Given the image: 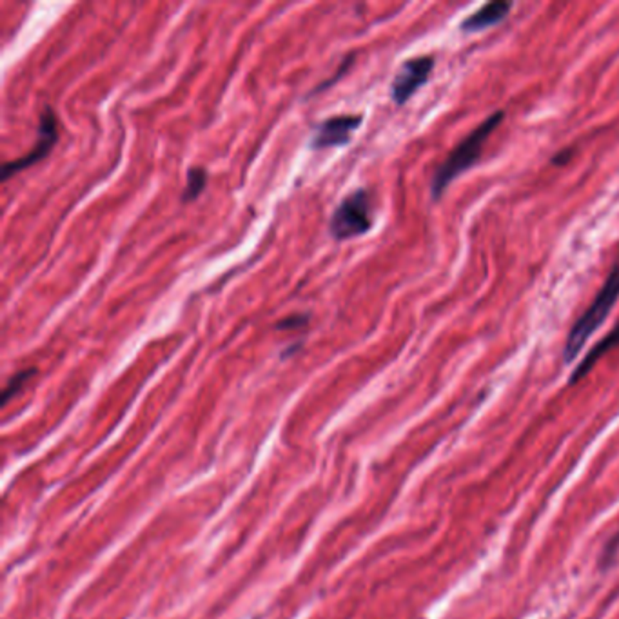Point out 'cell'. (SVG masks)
I'll return each instance as SVG.
<instances>
[{"instance_id": "obj_1", "label": "cell", "mask_w": 619, "mask_h": 619, "mask_svg": "<svg viewBox=\"0 0 619 619\" xmlns=\"http://www.w3.org/2000/svg\"><path fill=\"white\" fill-rule=\"evenodd\" d=\"M503 117H505L503 111H496L490 117H487L476 129L470 131L462 142L450 151L449 157L445 158V162L436 169L433 182H430V196H433V200H440L447 191V187L450 186V182H454L457 176H462L467 169H470L480 160L487 138L502 124Z\"/></svg>"}, {"instance_id": "obj_2", "label": "cell", "mask_w": 619, "mask_h": 619, "mask_svg": "<svg viewBox=\"0 0 619 619\" xmlns=\"http://www.w3.org/2000/svg\"><path fill=\"white\" fill-rule=\"evenodd\" d=\"M619 300V260L614 263L610 275L605 280L603 287L599 289L596 295L594 302L588 305V309L578 318L574 325H572L571 332L565 342V349H563V361L565 364H572L585 347L592 334L601 327L608 314L612 312L614 305Z\"/></svg>"}, {"instance_id": "obj_3", "label": "cell", "mask_w": 619, "mask_h": 619, "mask_svg": "<svg viewBox=\"0 0 619 619\" xmlns=\"http://www.w3.org/2000/svg\"><path fill=\"white\" fill-rule=\"evenodd\" d=\"M373 226L371 194L358 189L345 196L331 218V235L336 240H347L365 235Z\"/></svg>"}, {"instance_id": "obj_4", "label": "cell", "mask_w": 619, "mask_h": 619, "mask_svg": "<svg viewBox=\"0 0 619 619\" xmlns=\"http://www.w3.org/2000/svg\"><path fill=\"white\" fill-rule=\"evenodd\" d=\"M57 118H55V115H53V111L49 107H46L41 115L37 142H35V146H33V149L28 154L16 158L13 162L4 164V167H2V180H8L9 176H13L18 171L26 169V167L33 166V164H37L38 160H44L49 151L53 149L55 142H57Z\"/></svg>"}, {"instance_id": "obj_5", "label": "cell", "mask_w": 619, "mask_h": 619, "mask_svg": "<svg viewBox=\"0 0 619 619\" xmlns=\"http://www.w3.org/2000/svg\"><path fill=\"white\" fill-rule=\"evenodd\" d=\"M433 68L434 58L430 55L411 58V60L403 62L398 75L394 77L393 85H391L393 100L398 105H403L405 102L409 100L420 90L421 85L427 84V80L430 78V73H433Z\"/></svg>"}, {"instance_id": "obj_6", "label": "cell", "mask_w": 619, "mask_h": 619, "mask_svg": "<svg viewBox=\"0 0 619 619\" xmlns=\"http://www.w3.org/2000/svg\"><path fill=\"white\" fill-rule=\"evenodd\" d=\"M361 124V115H340V117L327 118L322 122L314 137L311 140V146L314 149H325V147L344 146L351 140L352 133L358 129Z\"/></svg>"}, {"instance_id": "obj_7", "label": "cell", "mask_w": 619, "mask_h": 619, "mask_svg": "<svg viewBox=\"0 0 619 619\" xmlns=\"http://www.w3.org/2000/svg\"><path fill=\"white\" fill-rule=\"evenodd\" d=\"M514 8L512 2H505V0H496V2H489V4L482 6V8L469 15L465 21L462 22V31L472 33L482 31V29L492 28V26L499 24L505 21L510 9Z\"/></svg>"}, {"instance_id": "obj_8", "label": "cell", "mask_w": 619, "mask_h": 619, "mask_svg": "<svg viewBox=\"0 0 619 619\" xmlns=\"http://www.w3.org/2000/svg\"><path fill=\"white\" fill-rule=\"evenodd\" d=\"M619 347V322L614 325V327L610 329V331L605 334V338L601 342H598V344L594 345V347L588 351V354L581 360V364L578 365V367L574 369V373L571 374V380H568V383L574 385L578 383L579 380H583V378L587 376L588 373H591L592 369H594V365L598 364L601 358L607 354V352H610L612 349Z\"/></svg>"}, {"instance_id": "obj_9", "label": "cell", "mask_w": 619, "mask_h": 619, "mask_svg": "<svg viewBox=\"0 0 619 619\" xmlns=\"http://www.w3.org/2000/svg\"><path fill=\"white\" fill-rule=\"evenodd\" d=\"M206 184L207 173L202 167H193V169H189V173H187V186L182 196L184 202H193L194 199H199V194L202 193Z\"/></svg>"}, {"instance_id": "obj_10", "label": "cell", "mask_w": 619, "mask_h": 619, "mask_svg": "<svg viewBox=\"0 0 619 619\" xmlns=\"http://www.w3.org/2000/svg\"><path fill=\"white\" fill-rule=\"evenodd\" d=\"M35 374V369H24L21 373H16L15 376L9 378L8 385L4 387V393H2V405L8 403L16 393H21V388L28 383V380H31V376Z\"/></svg>"}, {"instance_id": "obj_11", "label": "cell", "mask_w": 619, "mask_h": 619, "mask_svg": "<svg viewBox=\"0 0 619 619\" xmlns=\"http://www.w3.org/2000/svg\"><path fill=\"white\" fill-rule=\"evenodd\" d=\"M618 552H619V529L615 530V534L612 536V538L608 539L607 545H605L603 554H601V565H603V567H608V565L614 561Z\"/></svg>"}, {"instance_id": "obj_12", "label": "cell", "mask_w": 619, "mask_h": 619, "mask_svg": "<svg viewBox=\"0 0 619 619\" xmlns=\"http://www.w3.org/2000/svg\"><path fill=\"white\" fill-rule=\"evenodd\" d=\"M307 314H292L287 316V318H284V320L278 324V329H296V327H304V325H307Z\"/></svg>"}]
</instances>
